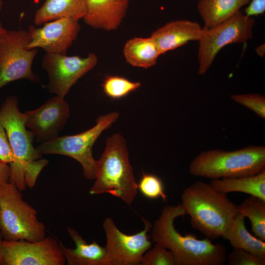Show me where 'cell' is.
<instances>
[{
  "mask_svg": "<svg viewBox=\"0 0 265 265\" xmlns=\"http://www.w3.org/2000/svg\"><path fill=\"white\" fill-rule=\"evenodd\" d=\"M186 214L181 204L166 205L152 227V241L159 243L173 254L175 265H222L227 261L225 246L213 244L206 238L195 235H182L175 228L176 218Z\"/></svg>",
  "mask_w": 265,
  "mask_h": 265,
  "instance_id": "1",
  "label": "cell"
},
{
  "mask_svg": "<svg viewBox=\"0 0 265 265\" xmlns=\"http://www.w3.org/2000/svg\"><path fill=\"white\" fill-rule=\"evenodd\" d=\"M181 198L186 214L190 215L191 227L210 239L222 237L239 213L238 205L227 193L218 191L202 181L185 188Z\"/></svg>",
  "mask_w": 265,
  "mask_h": 265,
  "instance_id": "2",
  "label": "cell"
},
{
  "mask_svg": "<svg viewBox=\"0 0 265 265\" xmlns=\"http://www.w3.org/2000/svg\"><path fill=\"white\" fill-rule=\"evenodd\" d=\"M137 189L126 140L121 134L114 133L107 138L104 151L96 161L95 181L89 193H109L130 205Z\"/></svg>",
  "mask_w": 265,
  "mask_h": 265,
  "instance_id": "3",
  "label": "cell"
},
{
  "mask_svg": "<svg viewBox=\"0 0 265 265\" xmlns=\"http://www.w3.org/2000/svg\"><path fill=\"white\" fill-rule=\"evenodd\" d=\"M265 170L263 145H250L232 151L217 149L203 151L189 165L191 175L212 180L249 176Z\"/></svg>",
  "mask_w": 265,
  "mask_h": 265,
  "instance_id": "4",
  "label": "cell"
},
{
  "mask_svg": "<svg viewBox=\"0 0 265 265\" xmlns=\"http://www.w3.org/2000/svg\"><path fill=\"white\" fill-rule=\"evenodd\" d=\"M18 99L8 96L0 106V122L6 131L13 152L14 159L9 164V182L21 191L25 189V172L32 160L40 159L42 155L33 145L34 135L26 129V116L18 107Z\"/></svg>",
  "mask_w": 265,
  "mask_h": 265,
  "instance_id": "5",
  "label": "cell"
},
{
  "mask_svg": "<svg viewBox=\"0 0 265 265\" xmlns=\"http://www.w3.org/2000/svg\"><path fill=\"white\" fill-rule=\"evenodd\" d=\"M20 192L10 182L0 186V234L5 240H42L46 237L45 226Z\"/></svg>",
  "mask_w": 265,
  "mask_h": 265,
  "instance_id": "6",
  "label": "cell"
},
{
  "mask_svg": "<svg viewBox=\"0 0 265 265\" xmlns=\"http://www.w3.org/2000/svg\"><path fill=\"white\" fill-rule=\"evenodd\" d=\"M119 115L117 112L100 115L97 119L95 126L86 131L73 135L58 136L41 143L36 149L42 155H62L74 159L81 165L84 177L94 180L97 160L92 155L93 145L103 132L116 121Z\"/></svg>",
  "mask_w": 265,
  "mask_h": 265,
  "instance_id": "7",
  "label": "cell"
},
{
  "mask_svg": "<svg viewBox=\"0 0 265 265\" xmlns=\"http://www.w3.org/2000/svg\"><path fill=\"white\" fill-rule=\"evenodd\" d=\"M255 24L252 17L243 14L239 10L217 26L209 29L203 28V34L199 41L198 74H206L219 51L224 46L244 43L252 38Z\"/></svg>",
  "mask_w": 265,
  "mask_h": 265,
  "instance_id": "8",
  "label": "cell"
},
{
  "mask_svg": "<svg viewBox=\"0 0 265 265\" xmlns=\"http://www.w3.org/2000/svg\"><path fill=\"white\" fill-rule=\"evenodd\" d=\"M30 41L28 31L22 29L7 30L0 37V89L18 80L39 81L31 68L38 50L28 49Z\"/></svg>",
  "mask_w": 265,
  "mask_h": 265,
  "instance_id": "9",
  "label": "cell"
},
{
  "mask_svg": "<svg viewBox=\"0 0 265 265\" xmlns=\"http://www.w3.org/2000/svg\"><path fill=\"white\" fill-rule=\"evenodd\" d=\"M144 228L137 234L128 235L124 234L116 227L113 219L106 218L103 228L106 238L107 257L105 265H138L142 256L151 247L148 233L152 224L141 217Z\"/></svg>",
  "mask_w": 265,
  "mask_h": 265,
  "instance_id": "10",
  "label": "cell"
},
{
  "mask_svg": "<svg viewBox=\"0 0 265 265\" xmlns=\"http://www.w3.org/2000/svg\"><path fill=\"white\" fill-rule=\"evenodd\" d=\"M97 62L98 57L94 53L85 57L46 53L41 66L48 76L49 91L64 99L71 88Z\"/></svg>",
  "mask_w": 265,
  "mask_h": 265,
  "instance_id": "11",
  "label": "cell"
},
{
  "mask_svg": "<svg viewBox=\"0 0 265 265\" xmlns=\"http://www.w3.org/2000/svg\"><path fill=\"white\" fill-rule=\"evenodd\" d=\"M3 265H64L66 262L59 241L51 237L36 241L2 242Z\"/></svg>",
  "mask_w": 265,
  "mask_h": 265,
  "instance_id": "12",
  "label": "cell"
},
{
  "mask_svg": "<svg viewBox=\"0 0 265 265\" xmlns=\"http://www.w3.org/2000/svg\"><path fill=\"white\" fill-rule=\"evenodd\" d=\"M80 29L78 20L68 18L45 23L39 28L30 26L28 31L30 41L27 48H41L46 53L66 55Z\"/></svg>",
  "mask_w": 265,
  "mask_h": 265,
  "instance_id": "13",
  "label": "cell"
},
{
  "mask_svg": "<svg viewBox=\"0 0 265 265\" xmlns=\"http://www.w3.org/2000/svg\"><path fill=\"white\" fill-rule=\"evenodd\" d=\"M26 126L31 130L37 142L43 143L58 136L70 116L68 103L55 96L38 108L24 112Z\"/></svg>",
  "mask_w": 265,
  "mask_h": 265,
  "instance_id": "14",
  "label": "cell"
},
{
  "mask_svg": "<svg viewBox=\"0 0 265 265\" xmlns=\"http://www.w3.org/2000/svg\"><path fill=\"white\" fill-rule=\"evenodd\" d=\"M129 0H86L84 22L95 29L116 30L125 17Z\"/></svg>",
  "mask_w": 265,
  "mask_h": 265,
  "instance_id": "15",
  "label": "cell"
},
{
  "mask_svg": "<svg viewBox=\"0 0 265 265\" xmlns=\"http://www.w3.org/2000/svg\"><path fill=\"white\" fill-rule=\"evenodd\" d=\"M203 32V28L197 23L180 20L166 23L153 31L150 37L162 54L185 45L188 41H199Z\"/></svg>",
  "mask_w": 265,
  "mask_h": 265,
  "instance_id": "16",
  "label": "cell"
},
{
  "mask_svg": "<svg viewBox=\"0 0 265 265\" xmlns=\"http://www.w3.org/2000/svg\"><path fill=\"white\" fill-rule=\"evenodd\" d=\"M67 232L75 248H69L59 240L67 265H105L107 257L106 247L100 246L95 241L88 243L73 228L68 227Z\"/></svg>",
  "mask_w": 265,
  "mask_h": 265,
  "instance_id": "17",
  "label": "cell"
},
{
  "mask_svg": "<svg viewBox=\"0 0 265 265\" xmlns=\"http://www.w3.org/2000/svg\"><path fill=\"white\" fill-rule=\"evenodd\" d=\"M86 13V0H46L36 12L34 23L39 26L62 18L77 20Z\"/></svg>",
  "mask_w": 265,
  "mask_h": 265,
  "instance_id": "18",
  "label": "cell"
},
{
  "mask_svg": "<svg viewBox=\"0 0 265 265\" xmlns=\"http://www.w3.org/2000/svg\"><path fill=\"white\" fill-rule=\"evenodd\" d=\"M250 0H200L198 12L204 23V28H212L227 20Z\"/></svg>",
  "mask_w": 265,
  "mask_h": 265,
  "instance_id": "19",
  "label": "cell"
},
{
  "mask_svg": "<svg viewBox=\"0 0 265 265\" xmlns=\"http://www.w3.org/2000/svg\"><path fill=\"white\" fill-rule=\"evenodd\" d=\"M245 218L238 213L222 238L229 241L233 248L244 249L257 257L265 259V242L249 233L245 227Z\"/></svg>",
  "mask_w": 265,
  "mask_h": 265,
  "instance_id": "20",
  "label": "cell"
},
{
  "mask_svg": "<svg viewBox=\"0 0 265 265\" xmlns=\"http://www.w3.org/2000/svg\"><path fill=\"white\" fill-rule=\"evenodd\" d=\"M123 54L128 63L143 68L155 65L160 55L158 46L151 37L129 40L124 45Z\"/></svg>",
  "mask_w": 265,
  "mask_h": 265,
  "instance_id": "21",
  "label": "cell"
},
{
  "mask_svg": "<svg viewBox=\"0 0 265 265\" xmlns=\"http://www.w3.org/2000/svg\"><path fill=\"white\" fill-rule=\"evenodd\" d=\"M210 184L221 192H243L265 201V170L249 176L212 180Z\"/></svg>",
  "mask_w": 265,
  "mask_h": 265,
  "instance_id": "22",
  "label": "cell"
},
{
  "mask_svg": "<svg viewBox=\"0 0 265 265\" xmlns=\"http://www.w3.org/2000/svg\"><path fill=\"white\" fill-rule=\"evenodd\" d=\"M238 212L249 219L254 235L265 241V201L250 195L238 205Z\"/></svg>",
  "mask_w": 265,
  "mask_h": 265,
  "instance_id": "23",
  "label": "cell"
},
{
  "mask_svg": "<svg viewBox=\"0 0 265 265\" xmlns=\"http://www.w3.org/2000/svg\"><path fill=\"white\" fill-rule=\"evenodd\" d=\"M139 82H133L122 77L110 76L106 77L102 84L104 93L112 99L124 97L138 88Z\"/></svg>",
  "mask_w": 265,
  "mask_h": 265,
  "instance_id": "24",
  "label": "cell"
},
{
  "mask_svg": "<svg viewBox=\"0 0 265 265\" xmlns=\"http://www.w3.org/2000/svg\"><path fill=\"white\" fill-rule=\"evenodd\" d=\"M137 188L148 198L157 199L161 197L164 202L167 199V196L165 193L161 180L154 175L143 173L137 184Z\"/></svg>",
  "mask_w": 265,
  "mask_h": 265,
  "instance_id": "25",
  "label": "cell"
},
{
  "mask_svg": "<svg viewBox=\"0 0 265 265\" xmlns=\"http://www.w3.org/2000/svg\"><path fill=\"white\" fill-rule=\"evenodd\" d=\"M140 265H175V263L173 252L156 243L143 254Z\"/></svg>",
  "mask_w": 265,
  "mask_h": 265,
  "instance_id": "26",
  "label": "cell"
},
{
  "mask_svg": "<svg viewBox=\"0 0 265 265\" xmlns=\"http://www.w3.org/2000/svg\"><path fill=\"white\" fill-rule=\"evenodd\" d=\"M231 98L236 102L252 110L259 117L265 118V97L257 93L235 94Z\"/></svg>",
  "mask_w": 265,
  "mask_h": 265,
  "instance_id": "27",
  "label": "cell"
},
{
  "mask_svg": "<svg viewBox=\"0 0 265 265\" xmlns=\"http://www.w3.org/2000/svg\"><path fill=\"white\" fill-rule=\"evenodd\" d=\"M227 260L230 265H265V259L257 257L240 248H234L227 255Z\"/></svg>",
  "mask_w": 265,
  "mask_h": 265,
  "instance_id": "28",
  "label": "cell"
},
{
  "mask_svg": "<svg viewBox=\"0 0 265 265\" xmlns=\"http://www.w3.org/2000/svg\"><path fill=\"white\" fill-rule=\"evenodd\" d=\"M48 162L47 159H38L32 160L28 164L25 172V181L26 186L32 188L35 186L40 173Z\"/></svg>",
  "mask_w": 265,
  "mask_h": 265,
  "instance_id": "29",
  "label": "cell"
},
{
  "mask_svg": "<svg viewBox=\"0 0 265 265\" xmlns=\"http://www.w3.org/2000/svg\"><path fill=\"white\" fill-rule=\"evenodd\" d=\"M14 159L13 152L4 127L0 122V161L10 164Z\"/></svg>",
  "mask_w": 265,
  "mask_h": 265,
  "instance_id": "30",
  "label": "cell"
},
{
  "mask_svg": "<svg viewBox=\"0 0 265 265\" xmlns=\"http://www.w3.org/2000/svg\"><path fill=\"white\" fill-rule=\"evenodd\" d=\"M265 11V0H252L245 10L246 16L252 17L264 13Z\"/></svg>",
  "mask_w": 265,
  "mask_h": 265,
  "instance_id": "31",
  "label": "cell"
},
{
  "mask_svg": "<svg viewBox=\"0 0 265 265\" xmlns=\"http://www.w3.org/2000/svg\"><path fill=\"white\" fill-rule=\"evenodd\" d=\"M10 176L9 164H4L0 161V186L9 182Z\"/></svg>",
  "mask_w": 265,
  "mask_h": 265,
  "instance_id": "32",
  "label": "cell"
},
{
  "mask_svg": "<svg viewBox=\"0 0 265 265\" xmlns=\"http://www.w3.org/2000/svg\"><path fill=\"white\" fill-rule=\"evenodd\" d=\"M257 54H258L261 57H263L265 53V44L261 45L258 46L255 50Z\"/></svg>",
  "mask_w": 265,
  "mask_h": 265,
  "instance_id": "33",
  "label": "cell"
},
{
  "mask_svg": "<svg viewBox=\"0 0 265 265\" xmlns=\"http://www.w3.org/2000/svg\"><path fill=\"white\" fill-rule=\"evenodd\" d=\"M2 240H3V238L0 234V265H3L2 248Z\"/></svg>",
  "mask_w": 265,
  "mask_h": 265,
  "instance_id": "34",
  "label": "cell"
},
{
  "mask_svg": "<svg viewBox=\"0 0 265 265\" xmlns=\"http://www.w3.org/2000/svg\"><path fill=\"white\" fill-rule=\"evenodd\" d=\"M7 30L4 28L0 20V37L7 32Z\"/></svg>",
  "mask_w": 265,
  "mask_h": 265,
  "instance_id": "35",
  "label": "cell"
},
{
  "mask_svg": "<svg viewBox=\"0 0 265 265\" xmlns=\"http://www.w3.org/2000/svg\"><path fill=\"white\" fill-rule=\"evenodd\" d=\"M2 0H0V11L2 9Z\"/></svg>",
  "mask_w": 265,
  "mask_h": 265,
  "instance_id": "36",
  "label": "cell"
},
{
  "mask_svg": "<svg viewBox=\"0 0 265 265\" xmlns=\"http://www.w3.org/2000/svg\"></svg>",
  "mask_w": 265,
  "mask_h": 265,
  "instance_id": "37",
  "label": "cell"
}]
</instances>
